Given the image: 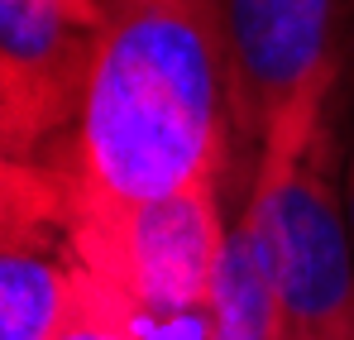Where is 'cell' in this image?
Listing matches in <instances>:
<instances>
[{
    "label": "cell",
    "mask_w": 354,
    "mask_h": 340,
    "mask_svg": "<svg viewBox=\"0 0 354 340\" xmlns=\"http://www.w3.org/2000/svg\"><path fill=\"white\" fill-rule=\"evenodd\" d=\"M345 216H350V230H354V154H350V172H345Z\"/></svg>",
    "instance_id": "obj_10"
},
{
    "label": "cell",
    "mask_w": 354,
    "mask_h": 340,
    "mask_svg": "<svg viewBox=\"0 0 354 340\" xmlns=\"http://www.w3.org/2000/svg\"><path fill=\"white\" fill-rule=\"evenodd\" d=\"M48 5H58V10H67L72 19H82V24L96 29V0H48Z\"/></svg>",
    "instance_id": "obj_9"
},
{
    "label": "cell",
    "mask_w": 354,
    "mask_h": 340,
    "mask_svg": "<svg viewBox=\"0 0 354 340\" xmlns=\"http://www.w3.org/2000/svg\"><path fill=\"white\" fill-rule=\"evenodd\" d=\"M67 187L53 163L34 159L0 129V235H62Z\"/></svg>",
    "instance_id": "obj_7"
},
{
    "label": "cell",
    "mask_w": 354,
    "mask_h": 340,
    "mask_svg": "<svg viewBox=\"0 0 354 340\" xmlns=\"http://www.w3.org/2000/svg\"><path fill=\"white\" fill-rule=\"evenodd\" d=\"M335 96H301L254 149L239 221L259 235L288 340H354V230L321 154Z\"/></svg>",
    "instance_id": "obj_2"
},
{
    "label": "cell",
    "mask_w": 354,
    "mask_h": 340,
    "mask_svg": "<svg viewBox=\"0 0 354 340\" xmlns=\"http://www.w3.org/2000/svg\"><path fill=\"white\" fill-rule=\"evenodd\" d=\"M221 182L67 221L72 259L139 316H201L225 254Z\"/></svg>",
    "instance_id": "obj_3"
},
{
    "label": "cell",
    "mask_w": 354,
    "mask_h": 340,
    "mask_svg": "<svg viewBox=\"0 0 354 340\" xmlns=\"http://www.w3.org/2000/svg\"><path fill=\"white\" fill-rule=\"evenodd\" d=\"M206 340H288L268 254L239 216L230 221L225 254L206 297Z\"/></svg>",
    "instance_id": "obj_6"
},
{
    "label": "cell",
    "mask_w": 354,
    "mask_h": 340,
    "mask_svg": "<svg viewBox=\"0 0 354 340\" xmlns=\"http://www.w3.org/2000/svg\"><path fill=\"white\" fill-rule=\"evenodd\" d=\"M53 340H144V331H139L134 307L82 269L77 302H72V312H67V321Z\"/></svg>",
    "instance_id": "obj_8"
},
{
    "label": "cell",
    "mask_w": 354,
    "mask_h": 340,
    "mask_svg": "<svg viewBox=\"0 0 354 340\" xmlns=\"http://www.w3.org/2000/svg\"><path fill=\"white\" fill-rule=\"evenodd\" d=\"M235 139L254 149L301 96H335L354 53V0H216Z\"/></svg>",
    "instance_id": "obj_4"
},
{
    "label": "cell",
    "mask_w": 354,
    "mask_h": 340,
    "mask_svg": "<svg viewBox=\"0 0 354 340\" xmlns=\"http://www.w3.org/2000/svg\"><path fill=\"white\" fill-rule=\"evenodd\" d=\"M230 139L216 0H96L82 111L53 159L67 221L225 182Z\"/></svg>",
    "instance_id": "obj_1"
},
{
    "label": "cell",
    "mask_w": 354,
    "mask_h": 340,
    "mask_svg": "<svg viewBox=\"0 0 354 340\" xmlns=\"http://www.w3.org/2000/svg\"><path fill=\"white\" fill-rule=\"evenodd\" d=\"M77 287L82 264L62 235H0V340H53Z\"/></svg>",
    "instance_id": "obj_5"
}]
</instances>
